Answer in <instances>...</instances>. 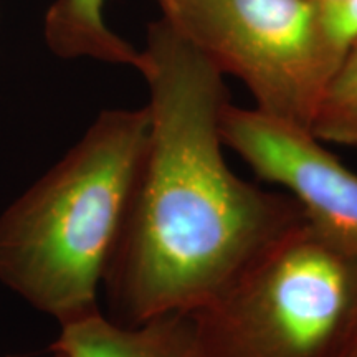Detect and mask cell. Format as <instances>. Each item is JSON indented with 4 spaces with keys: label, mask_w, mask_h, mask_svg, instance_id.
Listing matches in <instances>:
<instances>
[{
    "label": "cell",
    "mask_w": 357,
    "mask_h": 357,
    "mask_svg": "<svg viewBox=\"0 0 357 357\" xmlns=\"http://www.w3.org/2000/svg\"><path fill=\"white\" fill-rule=\"evenodd\" d=\"M147 137V106L105 109L0 215V281L60 326L101 311Z\"/></svg>",
    "instance_id": "7a4b0ae2"
},
{
    "label": "cell",
    "mask_w": 357,
    "mask_h": 357,
    "mask_svg": "<svg viewBox=\"0 0 357 357\" xmlns=\"http://www.w3.org/2000/svg\"><path fill=\"white\" fill-rule=\"evenodd\" d=\"M162 15L223 75L238 78L263 113L311 131L342 58L311 0H162Z\"/></svg>",
    "instance_id": "277c9868"
},
{
    "label": "cell",
    "mask_w": 357,
    "mask_h": 357,
    "mask_svg": "<svg viewBox=\"0 0 357 357\" xmlns=\"http://www.w3.org/2000/svg\"><path fill=\"white\" fill-rule=\"evenodd\" d=\"M344 357H357V323H356L354 333H352V336H351L349 346H347V349H346Z\"/></svg>",
    "instance_id": "9c48e42d"
},
{
    "label": "cell",
    "mask_w": 357,
    "mask_h": 357,
    "mask_svg": "<svg viewBox=\"0 0 357 357\" xmlns=\"http://www.w3.org/2000/svg\"><path fill=\"white\" fill-rule=\"evenodd\" d=\"M53 357H65L61 352H53Z\"/></svg>",
    "instance_id": "8fae6325"
},
{
    "label": "cell",
    "mask_w": 357,
    "mask_h": 357,
    "mask_svg": "<svg viewBox=\"0 0 357 357\" xmlns=\"http://www.w3.org/2000/svg\"><path fill=\"white\" fill-rule=\"evenodd\" d=\"M160 2H162V0H158V3H160Z\"/></svg>",
    "instance_id": "7c38bea8"
},
{
    "label": "cell",
    "mask_w": 357,
    "mask_h": 357,
    "mask_svg": "<svg viewBox=\"0 0 357 357\" xmlns=\"http://www.w3.org/2000/svg\"><path fill=\"white\" fill-rule=\"evenodd\" d=\"M52 351L65 357H197L190 312H167L129 326L96 311L61 324Z\"/></svg>",
    "instance_id": "8992f818"
},
{
    "label": "cell",
    "mask_w": 357,
    "mask_h": 357,
    "mask_svg": "<svg viewBox=\"0 0 357 357\" xmlns=\"http://www.w3.org/2000/svg\"><path fill=\"white\" fill-rule=\"evenodd\" d=\"M190 314L197 357H344L357 250L305 220Z\"/></svg>",
    "instance_id": "3957f363"
},
{
    "label": "cell",
    "mask_w": 357,
    "mask_h": 357,
    "mask_svg": "<svg viewBox=\"0 0 357 357\" xmlns=\"http://www.w3.org/2000/svg\"><path fill=\"white\" fill-rule=\"evenodd\" d=\"M311 2L318 3V6H326V3H331V2H336V0H311Z\"/></svg>",
    "instance_id": "30bf717a"
},
{
    "label": "cell",
    "mask_w": 357,
    "mask_h": 357,
    "mask_svg": "<svg viewBox=\"0 0 357 357\" xmlns=\"http://www.w3.org/2000/svg\"><path fill=\"white\" fill-rule=\"evenodd\" d=\"M220 131L223 144L258 177L291 195L312 227L357 250V174L310 129L229 102Z\"/></svg>",
    "instance_id": "5b68a950"
},
{
    "label": "cell",
    "mask_w": 357,
    "mask_h": 357,
    "mask_svg": "<svg viewBox=\"0 0 357 357\" xmlns=\"http://www.w3.org/2000/svg\"><path fill=\"white\" fill-rule=\"evenodd\" d=\"M105 3L106 0H55L43 24L48 48L61 58H93L136 68L139 50L109 29Z\"/></svg>",
    "instance_id": "52a82bcc"
},
{
    "label": "cell",
    "mask_w": 357,
    "mask_h": 357,
    "mask_svg": "<svg viewBox=\"0 0 357 357\" xmlns=\"http://www.w3.org/2000/svg\"><path fill=\"white\" fill-rule=\"evenodd\" d=\"M311 132L321 142L357 149V42L347 50L319 98Z\"/></svg>",
    "instance_id": "ba28073f"
},
{
    "label": "cell",
    "mask_w": 357,
    "mask_h": 357,
    "mask_svg": "<svg viewBox=\"0 0 357 357\" xmlns=\"http://www.w3.org/2000/svg\"><path fill=\"white\" fill-rule=\"evenodd\" d=\"M136 70L149 88V137L102 281L109 318L129 326L207 305L306 220L287 192L231 171L225 75L164 15Z\"/></svg>",
    "instance_id": "6da1fadb"
}]
</instances>
